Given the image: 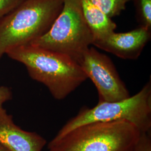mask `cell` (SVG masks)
Masks as SVG:
<instances>
[{"mask_svg": "<svg viewBox=\"0 0 151 151\" xmlns=\"http://www.w3.org/2000/svg\"><path fill=\"white\" fill-rule=\"evenodd\" d=\"M6 54L24 65L30 77L44 84L55 99H65L87 79L80 65L65 54L30 44Z\"/></svg>", "mask_w": 151, "mask_h": 151, "instance_id": "cell-1", "label": "cell"}, {"mask_svg": "<svg viewBox=\"0 0 151 151\" xmlns=\"http://www.w3.org/2000/svg\"><path fill=\"white\" fill-rule=\"evenodd\" d=\"M141 132L125 120L84 124L54 138L49 151H134Z\"/></svg>", "mask_w": 151, "mask_h": 151, "instance_id": "cell-2", "label": "cell"}, {"mask_svg": "<svg viewBox=\"0 0 151 151\" xmlns=\"http://www.w3.org/2000/svg\"><path fill=\"white\" fill-rule=\"evenodd\" d=\"M64 0H25L0 20V58L9 50L28 45L49 30Z\"/></svg>", "mask_w": 151, "mask_h": 151, "instance_id": "cell-3", "label": "cell"}, {"mask_svg": "<svg viewBox=\"0 0 151 151\" xmlns=\"http://www.w3.org/2000/svg\"><path fill=\"white\" fill-rule=\"evenodd\" d=\"M125 120L140 130L151 134V81L129 98L114 102L98 103L93 108H83L70 119L54 137L60 138L84 124L96 122Z\"/></svg>", "mask_w": 151, "mask_h": 151, "instance_id": "cell-4", "label": "cell"}, {"mask_svg": "<svg viewBox=\"0 0 151 151\" xmlns=\"http://www.w3.org/2000/svg\"><path fill=\"white\" fill-rule=\"evenodd\" d=\"M93 40L83 16L81 0H64L48 31L29 44L65 54L77 62Z\"/></svg>", "mask_w": 151, "mask_h": 151, "instance_id": "cell-5", "label": "cell"}, {"mask_svg": "<svg viewBox=\"0 0 151 151\" xmlns=\"http://www.w3.org/2000/svg\"><path fill=\"white\" fill-rule=\"evenodd\" d=\"M77 63L96 87L99 103L118 101L130 96L113 62L106 55L90 47Z\"/></svg>", "mask_w": 151, "mask_h": 151, "instance_id": "cell-6", "label": "cell"}, {"mask_svg": "<svg viewBox=\"0 0 151 151\" xmlns=\"http://www.w3.org/2000/svg\"><path fill=\"white\" fill-rule=\"evenodd\" d=\"M151 30L139 27L127 32H112L107 37L93 42L92 45L120 58L136 60L150 40Z\"/></svg>", "mask_w": 151, "mask_h": 151, "instance_id": "cell-7", "label": "cell"}, {"mask_svg": "<svg viewBox=\"0 0 151 151\" xmlns=\"http://www.w3.org/2000/svg\"><path fill=\"white\" fill-rule=\"evenodd\" d=\"M47 141L35 132L22 129L0 108V145L10 151H42Z\"/></svg>", "mask_w": 151, "mask_h": 151, "instance_id": "cell-8", "label": "cell"}, {"mask_svg": "<svg viewBox=\"0 0 151 151\" xmlns=\"http://www.w3.org/2000/svg\"><path fill=\"white\" fill-rule=\"evenodd\" d=\"M81 7L85 21L93 36V42L114 32L116 24L90 0H81Z\"/></svg>", "mask_w": 151, "mask_h": 151, "instance_id": "cell-9", "label": "cell"}, {"mask_svg": "<svg viewBox=\"0 0 151 151\" xmlns=\"http://www.w3.org/2000/svg\"><path fill=\"white\" fill-rule=\"evenodd\" d=\"M93 4L112 18L118 16L126 8V4L131 0H90Z\"/></svg>", "mask_w": 151, "mask_h": 151, "instance_id": "cell-10", "label": "cell"}, {"mask_svg": "<svg viewBox=\"0 0 151 151\" xmlns=\"http://www.w3.org/2000/svg\"><path fill=\"white\" fill-rule=\"evenodd\" d=\"M140 27L151 30V0H133Z\"/></svg>", "mask_w": 151, "mask_h": 151, "instance_id": "cell-11", "label": "cell"}, {"mask_svg": "<svg viewBox=\"0 0 151 151\" xmlns=\"http://www.w3.org/2000/svg\"><path fill=\"white\" fill-rule=\"evenodd\" d=\"M25 0H0V20Z\"/></svg>", "mask_w": 151, "mask_h": 151, "instance_id": "cell-12", "label": "cell"}, {"mask_svg": "<svg viewBox=\"0 0 151 151\" xmlns=\"http://www.w3.org/2000/svg\"><path fill=\"white\" fill-rule=\"evenodd\" d=\"M134 151H151V134L141 133Z\"/></svg>", "mask_w": 151, "mask_h": 151, "instance_id": "cell-13", "label": "cell"}, {"mask_svg": "<svg viewBox=\"0 0 151 151\" xmlns=\"http://www.w3.org/2000/svg\"><path fill=\"white\" fill-rule=\"evenodd\" d=\"M12 98L11 89L8 87L0 86V108H3V104L10 100Z\"/></svg>", "mask_w": 151, "mask_h": 151, "instance_id": "cell-14", "label": "cell"}, {"mask_svg": "<svg viewBox=\"0 0 151 151\" xmlns=\"http://www.w3.org/2000/svg\"><path fill=\"white\" fill-rule=\"evenodd\" d=\"M0 151H9L7 148H6L5 147H4V146H2L0 145Z\"/></svg>", "mask_w": 151, "mask_h": 151, "instance_id": "cell-15", "label": "cell"}, {"mask_svg": "<svg viewBox=\"0 0 151 151\" xmlns=\"http://www.w3.org/2000/svg\"></svg>", "mask_w": 151, "mask_h": 151, "instance_id": "cell-16", "label": "cell"}]
</instances>
